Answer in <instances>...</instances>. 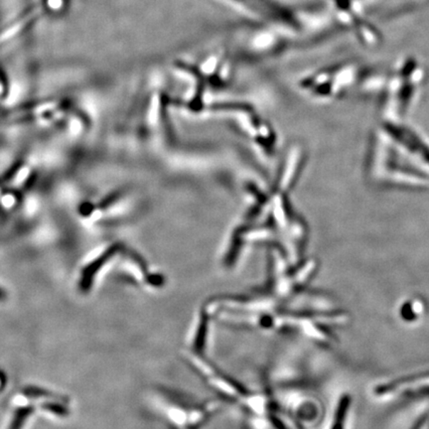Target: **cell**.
I'll return each mask as SVG.
<instances>
[{"label":"cell","mask_w":429,"mask_h":429,"mask_svg":"<svg viewBox=\"0 0 429 429\" xmlns=\"http://www.w3.org/2000/svg\"><path fill=\"white\" fill-rule=\"evenodd\" d=\"M239 4L249 7L250 11L270 21L292 27L297 26L296 19L291 11L277 0H240Z\"/></svg>","instance_id":"obj_1"},{"label":"cell","mask_w":429,"mask_h":429,"mask_svg":"<svg viewBox=\"0 0 429 429\" xmlns=\"http://www.w3.org/2000/svg\"><path fill=\"white\" fill-rule=\"evenodd\" d=\"M22 394H23L24 396H27L28 399L46 398L55 399V401H62V403H64V401H65V403H68L69 401V399L65 398V396L52 393V391H48V389L40 388V386H26V388H24L23 391H22Z\"/></svg>","instance_id":"obj_2"},{"label":"cell","mask_w":429,"mask_h":429,"mask_svg":"<svg viewBox=\"0 0 429 429\" xmlns=\"http://www.w3.org/2000/svg\"><path fill=\"white\" fill-rule=\"evenodd\" d=\"M34 411H35V408L32 406H23V408L17 409L9 429H21L22 426L26 423V419Z\"/></svg>","instance_id":"obj_3"},{"label":"cell","mask_w":429,"mask_h":429,"mask_svg":"<svg viewBox=\"0 0 429 429\" xmlns=\"http://www.w3.org/2000/svg\"><path fill=\"white\" fill-rule=\"evenodd\" d=\"M41 408L44 411H50V413L61 416V418H66L70 414V409L68 408V406L58 401H46V403L41 404Z\"/></svg>","instance_id":"obj_4"},{"label":"cell","mask_w":429,"mask_h":429,"mask_svg":"<svg viewBox=\"0 0 429 429\" xmlns=\"http://www.w3.org/2000/svg\"><path fill=\"white\" fill-rule=\"evenodd\" d=\"M6 292L4 289H0V301L6 299Z\"/></svg>","instance_id":"obj_5"}]
</instances>
